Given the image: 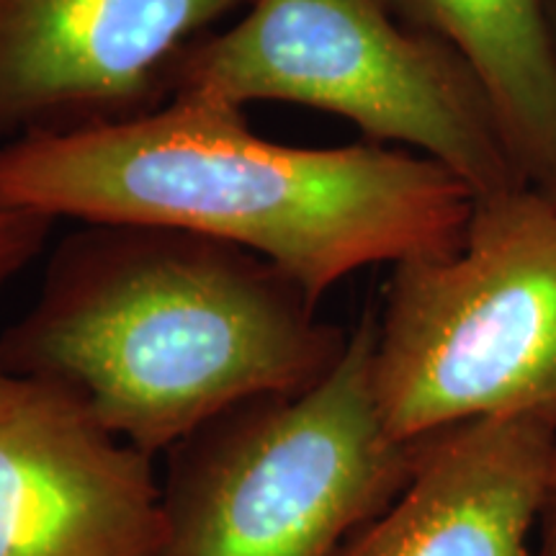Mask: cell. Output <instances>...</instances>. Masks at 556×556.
I'll return each instance as SVG.
<instances>
[{
  "label": "cell",
  "mask_w": 556,
  "mask_h": 556,
  "mask_svg": "<svg viewBox=\"0 0 556 556\" xmlns=\"http://www.w3.org/2000/svg\"><path fill=\"white\" fill-rule=\"evenodd\" d=\"M556 428L484 417L415 441L394 497L332 556H539Z\"/></svg>",
  "instance_id": "cell-8"
},
{
  "label": "cell",
  "mask_w": 556,
  "mask_h": 556,
  "mask_svg": "<svg viewBox=\"0 0 556 556\" xmlns=\"http://www.w3.org/2000/svg\"><path fill=\"white\" fill-rule=\"evenodd\" d=\"M546 16H548V31H552L554 50H556V0H546ZM536 191L548 201V204L556 208V168H554L552 176L544 180V184L536 186Z\"/></svg>",
  "instance_id": "cell-13"
},
{
  "label": "cell",
  "mask_w": 556,
  "mask_h": 556,
  "mask_svg": "<svg viewBox=\"0 0 556 556\" xmlns=\"http://www.w3.org/2000/svg\"><path fill=\"white\" fill-rule=\"evenodd\" d=\"M52 227V217L0 204V287L37 258Z\"/></svg>",
  "instance_id": "cell-10"
},
{
  "label": "cell",
  "mask_w": 556,
  "mask_h": 556,
  "mask_svg": "<svg viewBox=\"0 0 556 556\" xmlns=\"http://www.w3.org/2000/svg\"><path fill=\"white\" fill-rule=\"evenodd\" d=\"M253 0H0V150L139 119L193 41Z\"/></svg>",
  "instance_id": "cell-6"
},
{
  "label": "cell",
  "mask_w": 556,
  "mask_h": 556,
  "mask_svg": "<svg viewBox=\"0 0 556 556\" xmlns=\"http://www.w3.org/2000/svg\"><path fill=\"white\" fill-rule=\"evenodd\" d=\"M374 389L402 443L484 417L556 428V208L536 189L477 197L454 250L392 268Z\"/></svg>",
  "instance_id": "cell-4"
},
{
  "label": "cell",
  "mask_w": 556,
  "mask_h": 556,
  "mask_svg": "<svg viewBox=\"0 0 556 556\" xmlns=\"http://www.w3.org/2000/svg\"><path fill=\"white\" fill-rule=\"evenodd\" d=\"M451 47L482 83L531 189L556 168V50L546 0H381Z\"/></svg>",
  "instance_id": "cell-9"
},
{
  "label": "cell",
  "mask_w": 556,
  "mask_h": 556,
  "mask_svg": "<svg viewBox=\"0 0 556 556\" xmlns=\"http://www.w3.org/2000/svg\"><path fill=\"white\" fill-rule=\"evenodd\" d=\"M477 193L415 150L294 148L240 106L180 90L139 119L0 150V204L75 222H144L263 255L319 304L368 266L454 250Z\"/></svg>",
  "instance_id": "cell-1"
},
{
  "label": "cell",
  "mask_w": 556,
  "mask_h": 556,
  "mask_svg": "<svg viewBox=\"0 0 556 556\" xmlns=\"http://www.w3.org/2000/svg\"><path fill=\"white\" fill-rule=\"evenodd\" d=\"M377 309L328 377L227 409L170 448L168 556H332L405 484L415 441L374 389Z\"/></svg>",
  "instance_id": "cell-3"
},
{
  "label": "cell",
  "mask_w": 556,
  "mask_h": 556,
  "mask_svg": "<svg viewBox=\"0 0 556 556\" xmlns=\"http://www.w3.org/2000/svg\"><path fill=\"white\" fill-rule=\"evenodd\" d=\"M34 381H26L9 371V366L0 361V417L9 415L13 407H18L21 402L31 394Z\"/></svg>",
  "instance_id": "cell-12"
},
{
  "label": "cell",
  "mask_w": 556,
  "mask_h": 556,
  "mask_svg": "<svg viewBox=\"0 0 556 556\" xmlns=\"http://www.w3.org/2000/svg\"><path fill=\"white\" fill-rule=\"evenodd\" d=\"M536 554L556 556V446L552 454V464H548L544 503H541V513H539Z\"/></svg>",
  "instance_id": "cell-11"
},
{
  "label": "cell",
  "mask_w": 556,
  "mask_h": 556,
  "mask_svg": "<svg viewBox=\"0 0 556 556\" xmlns=\"http://www.w3.org/2000/svg\"><path fill=\"white\" fill-rule=\"evenodd\" d=\"M173 96L235 106L294 103L343 116L364 139L454 170L477 197L528 186L482 83L451 47L381 0H253L180 54Z\"/></svg>",
  "instance_id": "cell-5"
},
{
  "label": "cell",
  "mask_w": 556,
  "mask_h": 556,
  "mask_svg": "<svg viewBox=\"0 0 556 556\" xmlns=\"http://www.w3.org/2000/svg\"><path fill=\"white\" fill-rule=\"evenodd\" d=\"M348 338L253 250L165 225L78 222L29 312L0 336V361L155 456L242 402L317 384Z\"/></svg>",
  "instance_id": "cell-2"
},
{
  "label": "cell",
  "mask_w": 556,
  "mask_h": 556,
  "mask_svg": "<svg viewBox=\"0 0 556 556\" xmlns=\"http://www.w3.org/2000/svg\"><path fill=\"white\" fill-rule=\"evenodd\" d=\"M0 556H168L152 456L34 384L0 417Z\"/></svg>",
  "instance_id": "cell-7"
}]
</instances>
